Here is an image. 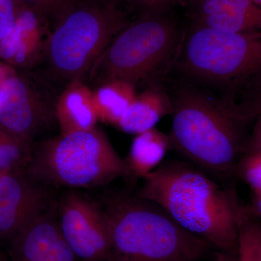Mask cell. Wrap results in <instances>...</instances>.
I'll list each match as a JSON object with an SVG mask.
<instances>
[{
    "mask_svg": "<svg viewBox=\"0 0 261 261\" xmlns=\"http://www.w3.org/2000/svg\"><path fill=\"white\" fill-rule=\"evenodd\" d=\"M235 261H261V221L244 207L239 224Z\"/></svg>",
    "mask_w": 261,
    "mask_h": 261,
    "instance_id": "18",
    "label": "cell"
},
{
    "mask_svg": "<svg viewBox=\"0 0 261 261\" xmlns=\"http://www.w3.org/2000/svg\"><path fill=\"white\" fill-rule=\"evenodd\" d=\"M261 152V118H256L251 135L247 140L246 150Z\"/></svg>",
    "mask_w": 261,
    "mask_h": 261,
    "instance_id": "24",
    "label": "cell"
},
{
    "mask_svg": "<svg viewBox=\"0 0 261 261\" xmlns=\"http://www.w3.org/2000/svg\"><path fill=\"white\" fill-rule=\"evenodd\" d=\"M17 12L18 4L15 0H0V42L14 27Z\"/></svg>",
    "mask_w": 261,
    "mask_h": 261,
    "instance_id": "23",
    "label": "cell"
},
{
    "mask_svg": "<svg viewBox=\"0 0 261 261\" xmlns=\"http://www.w3.org/2000/svg\"><path fill=\"white\" fill-rule=\"evenodd\" d=\"M180 68L205 83L235 87L261 78V32L230 33L195 25Z\"/></svg>",
    "mask_w": 261,
    "mask_h": 261,
    "instance_id": "7",
    "label": "cell"
},
{
    "mask_svg": "<svg viewBox=\"0 0 261 261\" xmlns=\"http://www.w3.org/2000/svg\"><path fill=\"white\" fill-rule=\"evenodd\" d=\"M237 174L250 187L252 193L261 192V152L247 151L239 161Z\"/></svg>",
    "mask_w": 261,
    "mask_h": 261,
    "instance_id": "20",
    "label": "cell"
},
{
    "mask_svg": "<svg viewBox=\"0 0 261 261\" xmlns=\"http://www.w3.org/2000/svg\"><path fill=\"white\" fill-rule=\"evenodd\" d=\"M212 261H235V259L228 255L227 252L221 251L216 254Z\"/></svg>",
    "mask_w": 261,
    "mask_h": 261,
    "instance_id": "27",
    "label": "cell"
},
{
    "mask_svg": "<svg viewBox=\"0 0 261 261\" xmlns=\"http://www.w3.org/2000/svg\"><path fill=\"white\" fill-rule=\"evenodd\" d=\"M248 208L250 213L261 221V192L252 193L251 205Z\"/></svg>",
    "mask_w": 261,
    "mask_h": 261,
    "instance_id": "26",
    "label": "cell"
},
{
    "mask_svg": "<svg viewBox=\"0 0 261 261\" xmlns=\"http://www.w3.org/2000/svg\"><path fill=\"white\" fill-rule=\"evenodd\" d=\"M92 95L99 121L117 126L137 94L135 84L111 80L96 86Z\"/></svg>",
    "mask_w": 261,
    "mask_h": 261,
    "instance_id": "17",
    "label": "cell"
},
{
    "mask_svg": "<svg viewBox=\"0 0 261 261\" xmlns=\"http://www.w3.org/2000/svg\"><path fill=\"white\" fill-rule=\"evenodd\" d=\"M58 92L34 70L8 64L0 77V125L24 143L56 118Z\"/></svg>",
    "mask_w": 261,
    "mask_h": 261,
    "instance_id": "8",
    "label": "cell"
},
{
    "mask_svg": "<svg viewBox=\"0 0 261 261\" xmlns=\"http://www.w3.org/2000/svg\"><path fill=\"white\" fill-rule=\"evenodd\" d=\"M172 112V101L158 87L149 86L123 113L117 126L125 133L137 135L154 128L161 118Z\"/></svg>",
    "mask_w": 261,
    "mask_h": 261,
    "instance_id": "15",
    "label": "cell"
},
{
    "mask_svg": "<svg viewBox=\"0 0 261 261\" xmlns=\"http://www.w3.org/2000/svg\"><path fill=\"white\" fill-rule=\"evenodd\" d=\"M126 10H135L139 14L147 12L162 11L169 5L181 0H113Z\"/></svg>",
    "mask_w": 261,
    "mask_h": 261,
    "instance_id": "22",
    "label": "cell"
},
{
    "mask_svg": "<svg viewBox=\"0 0 261 261\" xmlns=\"http://www.w3.org/2000/svg\"><path fill=\"white\" fill-rule=\"evenodd\" d=\"M102 208L110 238L108 261H197L210 248L138 196H111Z\"/></svg>",
    "mask_w": 261,
    "mask_h": 261,
    "instance_id": "4",
    "label": "cell"
},
{
    "mask_svg": "<svg viewBox=\"0 0 261 261\" xmlns=\"http://www.w3.org/2000/svg\"><path fill=\"white\" fill-rule=\"evenodd\" d=\"M56 118L63 135L95 128L99 119L92 89L87 82L74 81L58 94Z\"/></svg>",
    "mask_w": 261,
    "mask_h": 261,
    "instance_id": "14",
    "label": "cell"
},
{
    "mask_svg": "<svg viewBox=\"0 0 261 261\" xmlns=\"http://www.w3.org/2000/svg\"><path fill=\"white\" fill-rule=\"evenodd\" d=\"M254 3H256L257 5H258L259 6L261 7V0H252Z\"/></svg>",
    "mask_w": 261,
    "mask_h": 261,
    "instance_id": "28",
    "label": "cell"
},
{
    "mask_svg": "<svg viewBox=\"0 0 261 261\" xmlns=\"http://www.w3.org/2000/svg\"><path fill=\"white\" fill-rule=\"evenodd\" d=\"M171 148L169 137L157 128L136 135L126 160L129 176L143 178L163 163Z\"/></svg>",
    "mask_w": 261,
    "mask_h": 261,
    "instance_id": "16",
    "label": "cell"
},
{
    "mask_svg": "<svg viewBox=\"0 0 261 261\" xmlns=\"http://www.w3.org/2000/svg\"><path fill=\"white\" fill-rule=\"evenodd\" d=\"M58 221L62 235L79 260L108 261L110 238L102 207L71 192L58 205Z\"/></svg>",
    "mask_w": 261,
    "mask_h": 261,
    "instance_id": "9",
    "label": "cell"
},
{
    "mask_svg": "<svg viewBox=\"0 0 261 261\" xmlns=\"http://www.w3.org/2000/svg\"><path fill=\"white\" fill-rule=\"evenodd\" d=\"M171 101V147L202 171L221 178L236 173L250 113L195 89H181Z\"/></svg>",
    "mask_w": 261,
    "mask_h": 261,
    "instance_id": "2",
    "label": "cell"
},
{
    "mask_svg": "<svg viewBox=\"0 0 261 261\" xmlns=\"http://www.w3.org/2000/svg\"><path fill=\"white\" fill-rule=\"evenodd\" d=\"M0 261H3V255H1V253H0Z\"/></svg>",
    "mask_w": 261,
    "mask_h": 261,
    "instance_id": "29",
    "label": "cell"
},
{
    "mask_svg": "<svg viewBox=\"0 0 261 261\" xmlns=\"http://www.w3.org/2000/svg\"><path fill=\"white\" fill-rule=\"evenodd\" d=\"M130 21L128 10L113 0H70L51 25L34 71L58 94L74 81L85 82L98 58Z\"/></svg>",
    "mask_w": 261,
    "mask_h": 261,
    "instance_id": "3",
    "label": "cell"
},
{
    "mask_svg": "<svg viewBox=\"0 0 261 261\" xmlns=\"http://www.w3.org/2000/svg\"><path fill=\"white\" fill-rule=\"evenodd\" d=\"M47 187L25 170L0 174V247L10 242L53 203Z\"/></svg>",
    "mask_w": 261,
    "mask_h": 261,
    "instance_id": "10",
    "label": "cell"
},
{
    "mask_svg": "<svg viewBox=\"0 0 261 261\" xmlns=\"http://www.w3.org/2000/svg\"><path fill=\"white\" fill-rule=\"evenodd\" d=\"M177 27L162 11L139 14L115 37L89 71V87L108 80L136 84L151 78L177 45Z\"/></svg>",
    "mask_w": 261,
    "mask_h": 261,
    "instance_id": "6",
    "label": "cell"
},
{
    "mask_svg": "<svg viewBox=\"0 0 261 261\" xmlns=\"http://www.w3.org/2000/svg\"><path fill=\"white\" fill-rule=\"evenodd\" d=\"M196 25L230 33L261 32V7L252 0H198Z\"/></svg>",
    "mask_w": 261,
    "mask_h": 261,
    "instance_id": "13",
    "label": "cell"
},
{
    "mask_svg": "<svg viewBox=\"0 0 261 261\" xmlns=\"http://www.w3.org/2000/svg\"><path fill=\"white\" fill-rule=\"evenodd\" d=\"M4 171H2V170H0V174H1L2 173L4 172Z\"/></svg>",
    "mask_w": 261,
    "mask_h": 261,
    "instance_id": "30",
    "label": "cell"
},
{
    "mask_svg": "<svg viewBox=\"0 0 261 261\" xmlns=\"http://www.w3.org/2000/svg\"><path fill=\"white\" fill-rule=\"evenodd\" d=\"M137 196L159 206L181 228L221 251L236 250L244 207L232 191L203 171L178 161L162 163L143 178Z\"/></svg>",
    "mask_w": 261,
    "mask_h": 261,
    "instance_id": "1",
    "label": "cell"
},
{
    "mask_svg": "<svg viewBox=\"0 0 261 261\" xmlns=\"http://www.w3.org/2000/svg\"><path fill=\"white\" fill-rule=\"evenodd\" d=\"M33 147L24 143L0 125V170H25Z\"/></svg>",
    "mask_w": 261,
    "mask_h": 261,
    "instance_id": "19",
    "label": "cell"
},
{
    "mask_svg": "<svg viewBox=\"0 0 261 261\" xmlns=\"http://www.w3.org/2000/svg\"><path fill=\"white\" fill-rule=\"evenodd\" d=\"M25 172L44 186L92 188L129 176L107 135L99 128L61 135L35 148Z\"/></svg>",
    "mask_w": 261,
    "mask_h": 261,
    "instance_id": "5",
    "label": "cell"
},
{
    "mask_svg": "<svg viewBox=\"0 0 261 261\" xmlns=\"http://www.w3.org/2000/svg\"><path fill=\"white\" fill-rule=\"evenodd\" d=\"M18 4L36 10L49 20L50 25L56 21L70 0H15Z\"/></svg>",
    "mask_w": 261,
    "mask_h": 261,
    "instance_id": "21",
    "label": "cell"
},
{
    "mask_svg": "<svg viewBox=\"0 0 261 261\" xmlns=\"http://www.w3.org/2000/svg\"><path fill=\"white\" fill-rule=\"evenodd\" d=\"M8 256L10 261L80 260L62 235L56 202L10 242Z\"/></svg>",
    "mask_w": 261,
    "mask_h": 261,
    "instance_id": "11",
    "label": "cell"
},
{
    "mask_svg": "<svg viewBox=\"0 0 261 261\" xmlns=\"http://www.w3.org/2000/svg\"><path fill=\"white\" fill-rule=\"evenodd\" d=\"M245 109L253 118H261V87L257 90L251 106Z\"/></svg>",
    "mask_w": 261,
    "mask_h": 261,
    "instance_id": "25",
    "label": "cell"
},
{
    "mask_svg": "<svg viewBox=\"0 0 261 261\" xmlns=\"http://www.w3.org/2000/svg\"><path fill=\"white\" fill-rule=\"evenodd\" d=\"M50 32V23L44 15L18 4L14 27L0 42V61L21 69H35L42 61Z\"/></svg>",
    "mask_w": 261,
    "mask_h": 261,
    "instance_id": "12",
    "label": "cell"
}]
</instances>
